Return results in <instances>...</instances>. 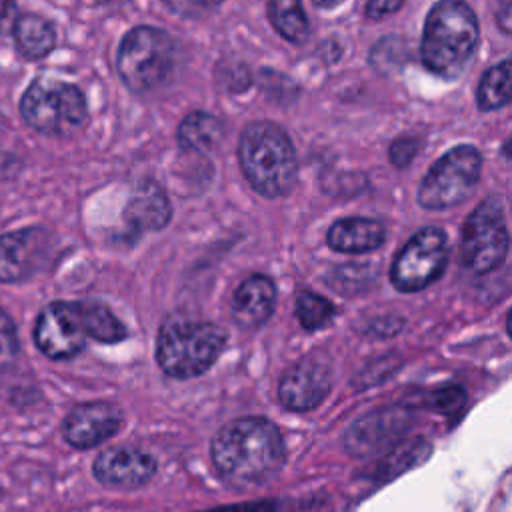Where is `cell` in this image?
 Here are the masks:
<instances>
[{"label": "cell", "instance_id": "24", "mask_svg": "<svg viewBox=\"0 0 512 512\" xmlns=\"http://www.w3.org/2000/svg\"><path fill=\"white\" fill-rule=\"evenodd\" d=\"M82 318L90 338L98 342H118L126 336L122 322L98 302H80Z\"/></svg>", "mask_w": 512, "mask_h": 512}, {"label": "cell", "instance_id": "32", "mask_svg": "<svg viewBox=\"0 0 512 512\" xmlns=\"http://www.w3.org/2000/svg\"><path fill=\"white\" fill-rule=\"evenodd\" d=\"M496 24L502 32L512 36V0H500L496 8Z\"/></svg>", "mask_w": 512, "mask_h": 512}, {"label": "cell", "instance_id": "11", "mask_svg": "<svg viewBox=\"0 0 512 512\" xmlns=\"http://www.w3.org/2000/svg\"><path fill=\"white\" fill-rule=\"evenodd\" d=\"M86 324L80 302H52L36 318V346L54 360L76 356L86 344Z\"/></svg>", "mask_w": 512, "mask_h": 512}, {"label": "cell", "instance_id": "37", "mask_svg": "<svg viewBox=\"0 0 512 512\" xmlns=\"http://www.w3.org/2000/svg\"><path fill=\"white\" fill-rule=\"evenodd\" d=\"M0 496H2V490H0Z\"/></svg>", "mask_w": 512, "mask_h": 512}, {"label": "cell", "instance_id": "14", "mask_svg": "<svg viewBox=\"0 0 512 512\" xmlns=\"http://www.w3.org/2000/svg\"><path fill=\"white\" fill-rule=\"evenodd\" d=\"M122 424V412L110 402L76 406L62 422V434L74 448H92L114 436Z\"/></svg>", "mask_w": 512, "mask_h": 512}, {"label": "cell", "instance_id": "13", "mask_svg": "<svg viewBox=\"0 0 512 512\" xmlns=\"http://www.w3.org/2000/svg\"><path fill=\"white\" fill-rule=\"evenodd\" d=\"M50 250V236L40 228L0 236V282L28 280L48 260Z\"/></svg>", "mask_w": 512, "mask_h": 512}, {"label": "cell", "instance_id": "4", "mask_svg": "<svg viewBox=\"0 0 512 512\" xmlns=\"http://www.w3.org/2000/svg\"><path fill=\"white\" fill-rule=\"evenodd\" d=\"M220 326L206 320H168L156 340V360L174 378H194L206 372L224 346Z\"/></svg>", "mask_w": 512, "mask_h": 512}, {"label": "cell", "instance_id": "36", "mask_svg": "<svg viewBox=\"0 0 512 512\" xmlns=\"http://www.w3.org/2000/svg\"><path fill=\"white\" fill-rule=\"evenodd\" d=\"M506 328H508V334L512 336V310L508 312V318H506Z\"/></svg>", "mask_w": 512, "mask_h": 512}, {"label": "cell", "instance_id": "6", "mask_svg": "<svg viewBox=\"0 0 512 512\" xmlns=\"http://www.w3.org/2000/svg\"><path fill=\"white\" fill-rule=\"evenodd\" d=\"M22 118L30 128L48 136H68L80 128L88 116L84 94L74 84L36 78L20 102Z\"/></svg>", "mask_w": 512, "mask_h": 512}, {"label": "cell", "instance_id": "25", "mask_svg": "<svg viewBox=\"0 0 512 512\" xmlns=\"http://www.w3.org/2000/svg\"><path fill=\"white\" fill-rule=\"evenodd\" d=\"M334 316V306L320 294L300 292L296 298V318L306 330H318L326 326Z\"/></svg>", "mask_w": 512, "mask_h": 512}, {"label": "cell", "instance_id": "28", "mask_svg": "<svg viewBox=\"0 0 512 512\" xmlns=\"http://www.w3.org/2000/svg\"><path fill=\"white\" fill-rule=\"evenodd\" d=\"M466 404V392L460 386H446L430 396V406L440 414H456Z\"/></svg>", "mask_w": 512, "mask_h": 512}, {"label": "cell", "instance_id": "5", "mask_svg": "<svg viewBox=\"0 0 512 512\" xmlns=\"http://www.w3.org/2000/svg\"><path fill=\"white\" fill-rule=\"evenodd\" d=\"M118 74L138 94H150L168 84L178 64L174 38L154 26L130 30L118 48Z\"/></svg>", "mask_w": 512, "mask_h": 512}, {"label": "cell", "instance_id": "35", "mask_svg": "<svg viewBox=\"0 0 512 512\" xmlns=\"http://www.w3.org/2000/svg\"><path fill=\"white\" fill-rule=\"evenodd\" d=\"M316 6H320V8H334V6H338L340 2H344V0H312Z\"/></svg>", "mask_w": 512, "mask_h": 512}, {"label": "cell", "instance_id": "27", "mask_svg": "<svg viewBox=\"0 0 512 512\" xmlns=\"http://www.w3.org/2000/svg\"><path fill=\"white\" fill-rule=\"evenodd\" d=\"M18 356V334L10 316L0 308V370L14 364Z\"/></svg>", "mask_w": 512, "mask_h": 512}, {"label": "cell", "instance_id": "8", "mask_svg": "<svg viewBox=\"0 0 512 512\" xmlns=\"http://www.w3.org/2000/svg\"><path fill=\"white\" fill-rule=\"evenodd\" d=\"M510 246L504 208L498 198H486L466 218L460 238V256L468 270L486 274L496 270Z\"/></svg>", "mask_w": 512, "mask_h": 512}, {"label": "cell", "instance_id": "2", "mask_svg": "<svg viewBox=\"0 0 512 512\" xmlns=\"http://www.w3.org/2000/svg\"><path fill=\"white\" fill-rule=\"evenodd\" d=\"M478 20L464 0H440L426 16L420 56L424 66L446 80L458 78L478 46Z\"/></svg>", "mask_w": 512, "mask_h": 512}, {"label": "cell", "instance_id": "20", "mask_svg": "<svg viewBox=\"0 0 512 512\" xmlns=\"http://www.w3.org/2000/svg\"><path fill=\"white\" fill-rule=\"evenodd\" d=\"M14 40L22 56L38 60L52 52L56 44V30L46 18L24 14L14 22Z\"/></svg>", "mask_w": 512, "mask_h": 512}, {"label": "cell", "instance_id": "23", "mask_svg": "<svg viewBox=\"0 0 512 512\" xmlns=\"http://www.w3.org/2000/svg\"><path fill=\"white\" fill-rule=\"evenodd\" d=\"M268 18L288 42L302 44L308 40L310 24L300 0H268Z\"/></svg>", "mask_w": 512, "mask_h": 512}, {"label": "cell", "instance_id": "1", "mask_svg": "<svg viewBox=\"0 0 512 512\" xmlns=\"http://www.w3.org/2000/svg\"><path fill=\"white\" fill-rule=\"evenodd\" d=\"M212 460L222 478L236 486L268 480L284 462V442L266 418H238L212 440Z\"/></svg>", "mask_w": 512, "mask_h": 512}, {"label": "cell", "instance_id": "16", "mask_svg": "<svg viewBox=\"0 0 512 512\" xmlns=\"http://www.w3.org/2000/svg\"><path fill=\"white\" fill-rule=\"evenodd\" d=\"M276 288L268 276H248L232 296V318L240 328H258L274 312Z\"/></svg>", "mask_w": 512, "mask_h": 512}, {"label": "cell", "instance_id": "26", "mask_svg": "<svg viewBox=\"0 0 512 512\" xmlns=\"http://www.w3.org/2000/svg\"><path fill=\"white\" fill-rule=\"evenodd\" d=\"M376 274L370 266H364V264H356V266H342L338 270H334V276L330 280V284L334 288H338L340 292H346V294H354V292H360V290H366L372 282H374Z\"/></svg>", "mask_w": 512, "mask_h": 512}, {"label": "cell", "instance_id": "33", "mask_svg": "<svg viewBox=\"0 0 512 512\" xmlns=\"http://www.w3.org/2000/svg\"><path fill=\"white\" fill-rule=\"evenodd\" d=\"M16 2L0 0V32H6L16 22Z\"/></svg>", "mask_w": 512, "mask_h": 512}, {"label": "cell", "instance_id": "3", "mask_svg": "<svg viewBox=\"0 0 512 512\" xmlns=\"http://www.w3.org/2000/svg\"><path fill=\"white\" fill-rule=\"evenodd\" d=\"M238 158L246 180L258 194L278 198L294 186L296 152L278 124L266 120L248 124L240 136Z\"/></svg>", "mask_w": 512, "mask_h": 512}, {"label": "cell", "instance_id": "34", "mask_svg": "<svg viewBox=\"0 0 512 512\" xmlns=\"http://www.w3.org/2000/svg\"><path fill=\"white\" fill-rule=\"evenodd\" d=\"M208 512H274V508L270 504L258 502V504H240V506H224V508H216V510H208Z\"/></svg>", "mask_w": 512, "mask_h": 512}, {"label": "cell", "instance_id": "19", "mask_svg": "<svg viewBox=\"0 0 512 512\" xmlns=\"http://www.w3.org/2000/svg\"><path fill=\"white\" fill-rule=\"evenodd\" d=\"M226 134V126L220 118L208 112H190L178 128V142L186 150L210 152Z\"/></svg>", "mask_w": 512, "mask_h": 512}, {"label": "cell", "instance_id": "30", "mask_svg": "<svg viewBox=\"0 0 512 512\" xmlns=\"http://www.w3.org/2000/svg\"><path fill=\"white\" fill-rule=\"evenodd\" d=\"M416 152H418V140L416 138H412V136L396 138L394 144L390 146L392 164L398 166V168H404V166H408L412 162Z\"/></svg>", "mask_w": 512, "mask_h": 512}, {"label": "cell", "instance_id": "9", "mask_svg": "<svg viewBox=\"0 0 512 512\" xmlns=\"http://www.w3.org/2000/svg\"><path fill=\"white\" fill-rule=\"evenodd\" d=\"M448 262L446 236L440 228H422L396 254L390 280L400 292H418L436 282Z\"/></svg>", "mask_w": 512, "mask_h": 512}, {"label": "cell", "instance_id": "17", "mask_svg": "<svg viewBox=\"0 0 512 512\" xmlns=\"http://www.w3.org/2000/svg\"><path fill=\"white\" fill-rule=\"evenodd\" d=\"M170 216V200L156 182L138 184L124 210V220L132 232L160 230L170 222Z\"/></svg>", "mask_w": 512, "mask_h": 512}, {"label": "cell", "instance_id": "15", "mask_svg": "<svg viewBox=\"0 0 512 512\" xmlns=\"http://www.w3.org/2000/svg\"><path fill=\"white\" fill-rule=\"evenodd\" d=\"M94 476L114 488H138L146 484L156 472V460L130 446H116L104 450L94 460Z\"/></svg>", "mask_w": 512, "mask_h": 512}, {"label": "cell", "instance_id": "29", "mask_svg": "<svg viewBox=\"0 0 512 512\" xmlns=\"http://www.w3.org/2000/svg\"><path fill=\"white\" fill-rule=\"evenodd\" d=\"M166 6L186 18H198L214 12L222 0H164Z\"/></svg>", "mask_w": 512, "mask_h": 512}, {"label": "cell", "instance_id": "18", "mask_svg": "<svg viewBox=\"0 0 512 512\" xmlns=\"http://www.w3.org/2000/svg\"><path fill=\"white\" fill-rule=\"evenodd\" d=\"M328 246L346 254H364L380 248L386 240V228L372 218H342L326 234Z\"/></svg>", "mask_w": 512, "mask_h": 512}, {"label": "cell", "instance_id": "31", "mask_svg": "<svg viewBox=\"0 0 512 512\" xmlns=\"http://www.w3.org/2000/svg\"><path fill=\"white\" fill-rule=\"evenodd\" d=\"M402 4H404V0H368L366 16L378 20V18L388 16V14H394L396 10H400Z\"/></svg>", "mask_w": 512, "mask_h": 512}, {"label": "cell", "instance_id": "7", "mask_svg": "<svg viewBox=\"0 0 512 512\" xmlns=\"http://www.w3.org/2000/svg\"><path fill=\"white\" fill-rule=\"evenodd\" d=\"M482 156L474 146L462 144L436 160L418 188V202L426 210H446L470 196L480 180Z\"/></svg>", "mask_w": 512, "mask_h": 512}, {"label": "cell", "instance_id": "12", "mask_svg": "<svg viewBox=\"0 0 512 512\" xmlns=\"http://www.w3.org/2000/svg\"><path fill=\"white\" fill-rule=\"evenodd\" d=\"M330 386L332 366L328 358L310 354L282 374L278 384V400L290 410H310L328 396Z\"/></svg>", "mask_w": 512, "mask_h": 512}, {"label": "cell", "instance_id": "22", "mask_svg": "<svg viewBox=\"0 0 512 512\" xmlns=\"http://www.w3.org/2000/svg\"><path fill=\"white\" fill-rule=\"evenodd\" d=\"M428 454H430V444L424 438L402 440L396 446H392L388 452H384V458L376 466L374 478L378 482H388L394 476L424 462Z\"/></svg>", "mask_w": 512, "mask_h": 512}, {"label": "cell", "instance_id": "10", "mask_svg": "<svg viewBox=\"0 0 512 512\" xmlns=\"http://www.w3.org/2000/svg\"><path fill=\"white\" fill-rule=\"evenodd\" d=\"M412 420V410L404 406L372 410L348 426L344 432V446L356 458L384 454L402 442L412 426Z\"/></svg>", "mask_w": 512, "mask_h": 512}, {"label": "cell", "instance_id": "21", "mask_svg": "<svg viewBox=\"0 0 512 512\" xmlns=\"http://www.w3.org/2000/svg\"><path fill=\"white\" fill-rule=\"evenodd\" d=\"M476 102L484 112L498 110L512 102V56L484 72L476 90Z\"/></svg>", "mask_w": 512, "mask_h": 512}]
</instances>
